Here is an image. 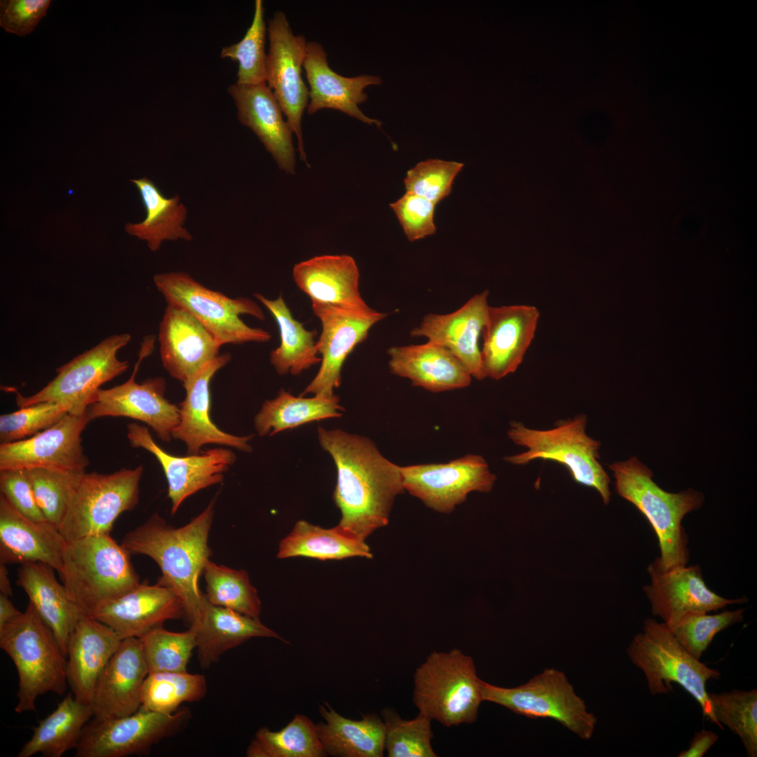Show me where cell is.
Listing matches in <instances>:
<instances>
[{"label": "cell", "mask_w": 757, "mask_h": 757, "mask_svg": "<svg viewBox=\"0 0 757 757\" xmlns=\"http://www.w3.org/2000/svg\"><path fill=\"white\" fill-rule=\"evenodd\" d=\"M230 360L229 353L219 355L182 383L186 397L179 404V422L172 437L183 441L189 454L200 453V448L208 444L231 446L245 452L252 451L248 443L252 436L239 437L226 433L219 429L210 418V381Z\"/></svg>", "instance_id": "cell-25"}, {"label": "cell", "mask_w": 757, "mask_h": 757, "mask_svg": "<svg viewBox=\"0 0 757 757\" xmlns=\"http://www.w3.org/2000/svg\"><path fill=\"white\" fill-rule=\"evenodd\" d=\"M190 627L196 633L198 660L204 669L217 662L226 651L252 638H275L286 642L259 619L213 605L205 594L198 617Z\"/></svg>", "instance_id": "cell-33"}, {"label": "cell", "mask_w": 757, "mask_h": 757, "mask_svg": "<svg viewBox=\"0 0 757 757\" xmlns=\"http://www.w3.org/2000/svg\"><path fill=\"white\" fill-rule=\"evenodd\" d=\"M89 616L110 627L123 640L140 639L162 627L165 621L185 616V611L182 601L172 590L158 583L143 582Z\"/></svg>", "instance_id": "cell-23"}, {"label": "cell", "mask_w": 757, "mask_h": 757, "mask_svg": "<svg viewBox=\"0 0 757 757\" xmlns=\"http://www.w3.org/2000/svg\"><path fill=\"white\" fill-rule=\"evenodd\" d=\"M50 566L25 562L18 570L17 585L27 594L29 603L53 633L67 657L69 637L80 618L85 615L70 599Z\"/></svg>", "instance_id": "cell-34"}, {"label": "cell", "mask_w": 757, "mask_h": 757, "mask_svg": "<svg viewBox=\"0 0 757 757\" xmlns=\"http://www.w3.org/2000/svg\"><path fill=\"white\" fill-rule=\"evenodd\" d=\"M127 437L134 448L151 453L161 464L168 484V497L174 514L182 503L197 491L221 482L224 473L236 459L230 449L217 448L197 454L176 456L164 451L154 440L148 428L136 423L127 425Z\"/></svg>", "instance_id": "cell-19"}, {"label": "cell", "mask_w": 757, "mask_h": 757, "mask_svg": "<svg viewBox=\"0 0 757 757\" xmlns=\"http://www.w3.org/2000/svg\"><path fill=\"white\" fill-rule=\"evenodd\" d=\"M267 28L261 0H256L252 22L243 38L236 43L221 48V57L238 63L236 83L257 84L266 82L265 53Z\"/></svg>", "instance_id": "cell-45"}, {"label": "cell", "mask_w": 757, "mask_h": 757, "mask_svg": "<svg viewBox=\"0 0 757 757\" xmlns=\"http://www.w3.org/2000/svg\"><path fill=\"white\" fill-rule=\"evenodd\" d=\"M154 282L168 304L192 315L221 346L264 343L271 339L268 332L251 327L240 319V315L247 314L260 320H265L261 307L249 298H230L205 287L183 272L156 274Z\"/></svg>", "instance_id": "cell-9"}, {"label": "cell", "mask_w": 757, "mask_h": 757, "mask_svg": "<svg viewBox=\"0 0 757 757\" xmlns=\"http://www.w3.org/2000/svg\"><path fill=\"white\" fill-rule=\"evenodd\" d=\"M618 494L632 503L647 519L659 542L658 566L669 570L687 564L688 537L682 526L686 514L697 510L704 496L693 489L669 493L652 479L651 470L636 457L609 465Z\"/></svg>", "instance_id": "cell-4"}, {"label": "cell", "mask_w": 757, "mask_h": 757, "mask_svg": "<svg viewBox=\"0 0 757 757\" xmlns=\"http://www.w3.org/2000/svg\"><path fill=\"white\" fill-rule=\"evenodd\" d=\"M248 757H326L315 724L307 716L296 714L283 728L271 731L260 728L246 751Z\"/></svg>", "instance_id": "cell-41"}, {"label": "cell", "mask_w": 757, "mask_h": 757, "mask_svg": "<svg viewBox=\"0 0 757 757\" xmlns=\"http://www.w3.org/2000/svg\"><path fill=\"white\" fill-rule=\"evenodd\" d=\"M153 347V337H146L130 377L121 385L99 389L86 411L90 421L106 416L128 417L145 423L162 441L171 440L179 422V407L165 397V379L149 378L140 383L135 379L139 364L151 354Z\"/></svg>", "instance_id": "cell-14"}, {"label": "cell", "mask_w": 757, "mask_h": 757, "mask_svg": "<svg viewBox=\"0 0 757 757\" xmlns=\"http://www.w3.org/2000/svg\"><path fill=\"white\" fill-rule=\"evenodd\" d=\"M50 0H1L0 26L7 32L25 36L46 15Z\"/></svg>", "instance_id": "cell-54"}, {"label": "cell", "mask_w": 757, "mask_h": 757, "mask_svg": "<svg viewBox=\"0 0 757 757\" xmlns=\"http://www.w3.org/2000/svg\"><path fill=\"white\" fill-rule=\"evenodd\" d=\"M149 673L141 640L123 639L96 684L90 704L93 716L106 719L137 711Z\"/></svg>", "instance_id": "cell-24"}, {"label": "cell", "mask_w": 757, "mask_h": 757, "mask_svg": "<svg viewBox=\"0 0 757 757\" xmlns=\"http://www.w3.org/2000/svg\"><path fill=\"white\" fill-rule=\"evenodd\" d=\"M435 205L430 200L409 192H406L390 205L411 242L423 239L435 233Z\"/></svg>", "instance_id": "cell-52"}, {"label": "cell", "mask_w": 757, "mask_h": 757, "mask_svg": "<svg viewBox=\"0 0 757 757\" xmlns=\"http://www.w3.org/2000/svg\"><path fill=\"white\" fill-rule=\"evenodd\" d=\"M93 716L91 707L69 693L57 708L33 728L30 739L22 747L18 757H31L41 753L44 757H61L76 749L85 725Z\"/></svg>", "instance_id": "cell-36"}, {"label": "cell", "mask_w": 757, "mask_h": 757, "mask_svg": "<svg viewBox=\"0 0 757 757\" xmlns=\"http://www.w3.org/2000/svg\"><path fill=\"white\" fill-rule=\"evenodd\" d=\"M67 540L48 522L31 520L0 495V561L43 562L60 573Z\"/></svg>", "instance_id": "cell-30"}, {"label": "cell", "mask_w": 757, "mask_h": 757, "mask_svg": "<svg viewBox=\"0 0 757 757\" xmlns=\"http://www.w3.org/2000/svg\"><path fill=\"white\" fill-rule=\"evenodd\" d=\"M313 313L319 318L322 331L316 341L321 355L320 367L313 379L300 394L328 397L341 383L343 363L355 348L366 340L369 330L387 314L371 308L355 309L311 302Z\"/></svg>", "instance_id": "cell-16"}, {"label": "cell", "mask_w": 757, "mask_h": 757, "mask_svg": "<svg viewBox=\"0 0 757 757\" xmlns=\"http://www.w3.org/2000/svg\"><path fill=\"white\" fill-rule=\"evenodd\" d=\"M149 671H185L196 648L192 628L182 632L156 628L140 639Z\"/></svg>", "instance_id": "cell-48"}, {"label": "cell", "mask_w": 757, "mask_h": 757, "mask_svg": "<svg viewBox=\"0 0 757 757\" xmlns=\"http://www.w3.org/2000/svg\"><path fill=\"white\" fill-rule=\"evenodd\" d=\"M744 613V608L723 611L714 615L690 613L669 627L678 643L694 657L700 660L714 636L730 626L742 622Z\"/></svg>", "instance_id": "cell-49"}, {"label": "cell", "mask_w": 757, "mask_h": 757, "mask_svg": "<svg viewBox=\"0 0 757 757\" xmlns=\"http://www.w3.org/2000/svg\"><path fill=\"white\" fill-rule=\"evenodd\" d=\"M539 317L533 306H489L482 334L485 378L500 380L518 369L534 338Z\"/></svg>", "instance_id": "cell-21"}, {"label": "cell", "mask_w": 757, "mask_h": 757, "mask_svg": "<svg viewBox=\"0 0 757 757\" xmlns=\"http://www.w3.org/2000/svg\"><path fill=\"white\" fill-rule=\"evenodd\" d=\"M717 721L741 739L746 755L757 756V690L709 693Z\"/></svg>", "instance_id": "cell-44"}, {"label": "cell", "mask_w": 757, "mask_h": 757, "mask_svg": "<svg viewBox=\"0 0 757 757\" xmlns=\"http://www.w3.org/2000/svg\"><path fill=\"white\" fill-rule=\"evenodd\" d=\"M303 66L310 86L306 108L309 115L323 109H331L381 127L380 121L367 117L358 107L367 100L364 89L371 85L382 83L380 77L360 75L349 78L338 74L329 67L327 55L321 44L315 41L307 42Z\"/></svg>", "instance_id": "cell-28"}, {"label": "cell", "mask_w": 757, "mask_h": 757, "mask_svg": "<svg viewBox=\"0 0 757 757\" xmlns=\"http://www.w3.org/2000/svg\"><path fill=\"white\" fill-rule=\"evenodd\" d=\"M190 717L188 709L163 714L140 707L121 717L95 718L85 725L76 757H124L142 754L177 732Z\"/></svg>", "instance_id": "cell-13"}, {"label": "cell", "mask_w": 757, "mask_h": 757, "mask_svg": "<svg viewBox=\"0 0 757 757\" xmlns=\"http://www.w3.org/2000/svg\"><path fill=\"white\" fill-rule=\"evenodd\" d=\"M385 725V749L388 757H435L431 746V719L422 713L402 719L392 709L381 711Z\"/></svg>", "instance_id": "cell-46"}, {"label": "cell", "mask_w": 757, "mask_h": 757, "mask_svg": "<svg viewBox=\"0 0 757 757\" xmlns=\"http://www.w3.org/2000/svg\"><path fill=\"white\" fill-rule=\"evenodd\" d=\"M267 31L266 83L296 136L300 159L308 164L301 130V118L309 102V91L301 77L307 42L303 36L294 34L285 14L280 11L268 21Z\"/></svg>", "instance_id": "cell-15"}, {"label": "cell", "mask_w": 757, "mask_h": 757, "mask_svg": "<svg viewBox=\"0 0 757 757\" xmlns=\"http://www.w3.org/2000/svg\"><path fill=\"white\" fill-rule=\"evenodd\" d=\"M255 297L274 318L280 332V346L271 351L270 362L279 375H298L321 362L315 338V330L309 331L296 320L281 294L274 300L261 294Z\"/></svg>", "instance_id": "cell-38"}, {"label": "cell", "mask_w": 757, "mask_h": 757, "mask_svg": "<svg viewBox=\"0 0 757 757\" xmlns=\"http://www.w3.org/2000/svg\"><path fill=\"white\" fill-rule=\"evenodd\" d=\"M67 414L68 409L62 404L39 402L1 414L0 442L8 444L30 437L50 428Z\"/></svg>", "instance_id": "cell-51"}, {"label": "cell", "mask_w": 757, "mask_h": 757, "mask_svg": "<svg viewBox=\"0 0 757 757\" xmlns=\"http://www.w3.org/2000/svg\"><path fill=\"white\" fill-rule=\"evenodd\" d=\"M139 191L146 210L145 219L139 223H127L126 232L146 240L151 251H157L164 240H191L184 227L187 211L179 196L165 197L158 188L146 177L132 179Z\"/></svg>", "instance_id": "cell-37"}, {"label": "cell", "mask_w": 757, "mask_h": 757, "mask_svg": "<svg viewBox=\"0 0 757 757\" xmlns=\"http://www.w3.org/2000/svg\"><path fill=\"white\" fill-rule=\"evenodd\" d=\"M648 571L650 584L645 586L643 591L652 613L661 618L669 627L688 614L717 611L747 601L745 597L726 599L711 591L706 585L698 565L662 570L654 561Z\"/></svg>", "instance_id": "cell-20"}, {"label": "cell", "mask_w": 757, "mask_h": 757, "mask_svg": "<svg viewBox=\"0 0 757 757\" xmlns=\"http://www.w3.org/2000/svg\"><path fill=\"white\" fill-rule=\"evenodd\" d=\"M482 695L483 701L500 704L517 714L552 718L585 740L592 737L597 721L564 673L554 669H546L514 688L482 681Z\"/></svg>", "instance_id": "cell-11"}, {"label": "cell", "mask_w": 757, "mask_h": 757, "mask_svg": "<svg viewBox=\"0 0 757 757\" xmlns=\"http://www.w3.org/2000/svg\"><path fill=\"white\" fill-rule=\"evenodd\" d=\"M213 498L189 523L179 528L169 525L157 513L127 533L121 545L130 554H144L158 566V584L182 601L191 625L197 620L204 594L198 586L211 550L208 537L214 517Z\"/></svg>", "instance_id": "cell-2"}, {"label": "cell", "mask_w": 757, "mask_h": 757, "mask_svg": "<svg viewBox=\"0 0 757 757\" xmlns=\"http://www.w3.org/2000/svg\"><path fill=\"white\" fill-rule=\"evenodd\" d=\"M318 437L336 468L333 498L341 514L337 526L365 541L388 524L394 500L404 491L400 466L384 457L367 437L321 426Z\"/></svg>", "instance_id": "cell-1"}, {"label": "cell", "mask_w": 757, "mask_h": 757, "mask_svg": "<svg viewBox=\"0 0 757 757\" xmlns=\"http://www.w3.org/2000/svg\"><path fill=\"white\" fill-rule=\"evenodd\" d=\"M718 735L709 730H702L695 734L690 746L678 754V757H702L717 742Z\"/></svg>", "instance_id": "cell-55"}, {"label": "cell", "mask_w": 757, "mask_h": 757, "mask_svg": "<svg viewBox=\"0 0 757 757\" xmlns=\"http://www.w3.org/2000/svg\"><path fill=\"white\" fill-rule=\"evenodd\" d=\"M292 276L311 302L355 309L370 308L360 292L358 267L349 255L314 257L295 264Z\"/></svg>", "instance_id": "cell-32"}, {"label": "cell", "mask_w": 757, "mask_h": 757, "mask_svg": "<svg viewBox=\"0 0 757 757\" xmlns=\"http://www.w3.org/2000/svg\"><path fill=\"white\" fill-rule=\"evenodd\" d=\"M414 678L413 699L420 713L446 727L476 721L482 680L471 657L457 648L432 652Z\"/></svg>", "instance_id": "cell-8"}, {"label": "cell", "mask_w": 757, "mask_h": 757, "mask_svg": "<svg viewBox=\"0 0 757 757\" xmlns=\"http://www.w3.org/2000/svg\"><path fill=\"white\" fill-rule=\"evenodd\" d=\"M21 613L10 601L8 596L0 594V628Z\"/></svg>", "instance_id": "cell-56"}, {"label": "cell", "mask_w": 757, "mask_h": 757, "mask_svg": "<svg viewBox=\"0 0 757 757\" xmlns=\"http://www.w3.org/2000/svg\"><path fill=\"white\" fill-rule=\"evenodd\" d=\"M26 470L39 507L47 521L58 529L73 491L85 472L44 468Z\"/></svg>", "instance_id": "cell-47"}, {"label": "cell", "mask_w": 757, "mask_h": 757, "mask_svg": "<svg viewBox=\"0 0 757 757\" xmlns=\"http://www.w3.org/2000/svg\"><path fill=\"white\" fill-rule=\"evenodd\" d=\"M404 491L428 507L449 513L473 491H491L496 477L480 455L468 454L446 463L400 466Z\"/></svg>", "instance_id": "cell-17"}, {"label": "cell", "mask_w": 757, "mask_h": 757, "mask_svg": "<svg viewBox=\"0 0 757 757\" xmlns=\"http://www.w3.org/2000/svg\"><path fill=\"white\" fill-rule=\"evenodd\" d=\"M339 397H296L281 389L278 396L266 400L254 418V427L260 436L273 435L305 423L342 416L344 409Z\"/></svg>", "instance_id": "cell-40"}, {"label": "cell", "mask_w": 757, "mask_h": 757, "mask_svg": "<svg viewBox=\"0 0 757 757\" xmlns=\"http://www.w3.org/2000/svg\"><path fill=\"white\" fill-rule=\"evenodd\" d=\"M142 473V465L110 474L85 472L58 528L64 539L110 533L118 516L137 505Z\"/></svg>", "instance_id": "cell-10"}, {"label": "cell", "mask_w": 757, "mask_h": 757, "mask_svg": "<svg viewBox=\"0 0 757 757\" xmlns=\"http://www.w3.org/2000/svg\"><path fill=\"white\" fill-rule=\"evenodd\" d=\"M390 372L432 393L470 386L472 376L444 347L428 341L418 345L393 346L388 351Z\"/></svg>", "instance_id": "cell-31"}, {"label": "cell", "mask_w": 757, "mask_h": 757, "mask_svg": "<svg viewBox=\"0 0 757 757\" xmlns=\"http://www.w3.org/2000/svg\"><path fill=\"white\" fill-rule=\"evenodd\" d=\"M627 653L644 674L651 695L668 693L671 683H676L697 702L704 717L723 729L714 714L706 688L707 681L719 678L720 673L690 655L667 624L647 618Z\"/></svg>", "instance_id": "cell-7"}, {"label": "cell", "mask_w": 757, "mask_h": 757, "mask_svg": "<svg viewBox=\"0 0 757 757\" xmlns=\"http://www.w3.org/2000/svg\"><path fill=\"white\" fill-rule=\"evenodd\" d=\"M0 594H5L6 596L12 595V589L11 586L10 579L8 577V571L6 567V564H0Z\"/></svg>", "instance_id": "cell-57"}, {"label": "cell", "mask_w": 757, "mask_h": 757, "mask_svg": "<svg viewBox=\"0 0 757 757\" xmlns=\"http://www.w3.org/2000/svg\"><path fill=\"white\" fill-rule=\"evenodd\" d=\"M325 720L315 724L318 737L327 755L339 757H381L385 749V725L374 714L360 720L345 718L328 703L320 705Z\"/></svg>", "instance_id": "cell-35"}, {"label": "cell", "mask_w": 757, "mask_h": 757, "mask_svg": "<svg viewBox=\"0 0 757 757\" xmlns=\"http://www.w3.org/2000/svg\"><path fill=\"white\" fill-rule=\"evenodd\" d=\"M130 340L127 333L107 336L57 368L55 378L37 393L25 397L16 392L17 405L51 402L64 406L71 414H86L100 386L128 369V362L120 360L117 354Z\"/></svg>", "instance_id": "cell-12"}, {"label": "cell", "mask_w": 757, "mask_h": 757, "mask_svg": "<svg viewBox=\"0 0 757 757\" xmlns=\"http://www.w3.org/2000/svg\"><path fill=\"white\" fill-rule=\"evenodd\" d=\"M158 341L163 366L182 383L217 357L221 347L192 315L170 304L159 325Z\"/></svg>", "instance_id": "cell-26"}, {"label": "cell", "mask_w": 757, "mask_h": 757, "mask_svg": "<svg viewBox=\"0 0 757 757\" xmlns=\"http://www.w3.org/2000/svg\"><path fill=\"white\" fill-rule=\"evenodd\" d=\"M463 165L440 159L421 161L407 172L404 179L406 192L437 205L450 194L453 181Z\"/></svg>", "instance_id": "cell-50"}, {"label": "cell", "mask_w": 757, "mask_h": 757, "mask_svg": "<svg viewBox=\"0 0 757 757\" xmlns=\"http://www.w3.org/2000/svg\"><path fill=\"white\" fill-rule=\"evenodd\" d=\"M0 647L18 671L17 714L35 711L37 698L46 693H65L67 657L52 631L30 603L23 613L0 628Z\"/></svg>", "instance_id": "cell-5"}, {"label": "cell", "mask_w": 757, "mask_h": 757, "mask_svg": "<svg viewBox=\"0 0 757 757\" xmlns=\"http://www.w3.org/2000/svg\"><path fill=\"white\" fill-rule=\"evenodd\" d=\"M365 541L346 534L337 525L325 528L305 520L296 522L291 532L279 544L280 559L308 557L319 560H341L350 557H372Z\"/></svg>", "instance_id": "cell-39"}, {"label": "cell", "mask_w": 757, "mask_h": 757, "mask_svg": "<svg viewBox=\"0 0 757 757\" xmlns=\"http://www.w3.org/2000/svg\"><path fill=\"white\" fill-rule=\"evenodd\" d=\"M207 692L204 675L185 671L150 672L141 693L142 708L172 714L184 702H198Z\"/></svg>", "instance_id": "cell-42"}, {"label": "cell", "mask_w": 757, "mask_h": 757, "mask_svg": "<svg viewBox=\"0 0 757 757\" xmlns=\"http://www.w3.org/2000/svg\"><path fill=\"white\" fill-rule=\"evenodd\" d=\"M0 491L25 517L36 522H48L36 502L26 469L0 470Z\"/></svg>", "instance_id": "cell-53"}, {"label": "cell", "mask_w": 757, "mask_h": 757, "mask_svg": "<svg viewBox=\"0 0 757 757\" xmlns=\"http://www.w3.org/2000/svg\"><path fill=\"white\" fill-rule=\"evenodd\" d=\"M489 291L475 294L456 311L446 314L429 313L414 328L412 337H425L449 350L471 376L485 378L479 337L488 318Z\"/></svg>", "instance_id": "cell-22"}, {"label": "cell", "mask_w": 757, "mask_h": 757, "mask_svg": "<svg viewBox=\"0 0 757 757\" xmlns=\"http://www.w3.org/2000/svg\"><path fill=\"white\" fill-rule=\"evenodd\" d=\"M586 426L585 414L559 421L547 430L532 429L512 421L507 436L526 450L506 456L505 461L515 465L538 459L557 462L568 470L575 482L596 490L608 505L610 478L599 461L601 444L587 435Z\"/></svg>", "instance_id": "cell-6"}, {"label": "cell", "mask_w": 757, "mask_h": 757, "mask_svg": "<svg viewBox=\"0 0 757 757\" xmlns=\"http://www.w3.org/2000/svg\"><path fill=\"white\" fill-rule=\"evenodd\" d=\"M203 574L206 582L205 595L210 603L259 620L261 600L245 570L218 565L209 559Z\"/></svg>", "instance_id": "cell-43"}, {"label": "cell", "mask_w": 757, "mask_h": 757, "mask_svg": "<svg viewBox=\"0 0 757 757\" xmlns=\"http://www.w3.org/2000/svg\"><path fill=\"white\" fill-rule=\"evenodd\" d=\"M121 641L100 620L86 615L80 618L69 639L66 664L67 683L77 700L90 704L97 681Z\"/></svg>", "instance_id": "cell-29"}, {"label": "cell", "mask_w": 757, "mask_h": 757, "mask_svg": "<svg viewBox=\"0 0 757 757\" xmlns=\"http://www.w3.org/2000/svg\"><path fill=\"white\" fill-rule=\"evenodd\" d=\"M130 556L110 533L67 541L59 573L68 596L83 615L140 583Z\"/></svg>", "instance_id": "cell-3"}, {"label": "cell", "mask_w": 757, "mask_h": 757, "mask_svg": "<svg viewBox=\"0 0 757 757\" xmlns=\"http://www.w3.org/2000/svg\"><path fill=\"white\" fill-rule=\"evenodd\" d=\"M227 91L236 104L239 121L255 133L281 170L294 174L292 131L266 83H235Z\"/></svg>", "instance_id": "cell-27"}, {"label": "cell", "mask_w": 757, "mask_h": 757, "mask_svg": "<svg viewBox=\"0 0 757 757\" xmlns=\"http://www.w3.org/2000/svg\"><path fill=\"white\" fill-rule=\"evenodd\" d=\"M90 422L86 414H67L27 439L0 444V470L44 468L86 472L89 465L81 434Z\"/></svg>", "instance_id": "cell-18"}]
</instances>
